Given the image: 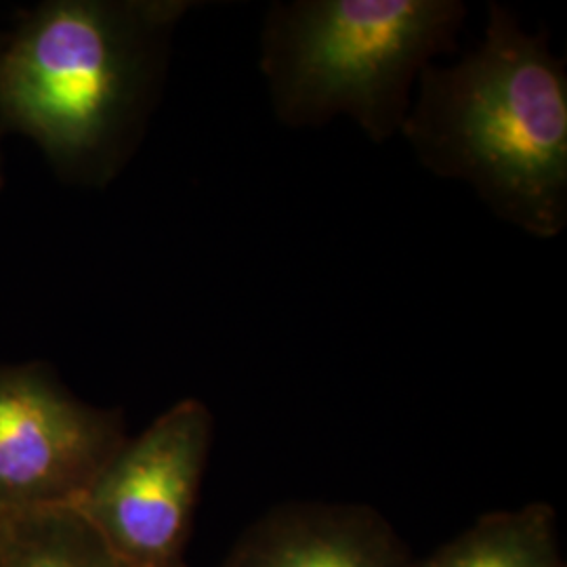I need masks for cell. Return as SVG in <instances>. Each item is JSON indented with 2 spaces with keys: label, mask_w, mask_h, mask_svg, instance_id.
Returning <instances> with one entry per match:
<instances>
[{
  "label": "cell",
  "mask_w": 567,
  "mask_h": 567,
  "mask_svg": "<svg viewBox=\"0 0 567 567\" xmlns=\"http://www.w3.org/2000/svg\"><path fill=\"white\" fill-rule=\"evenodd\" d=\"M416 567H567L555 508L529 503L494 511L435 548Z\"/></svg>",
  "instance_id": "obj_7"
},
{
  "label": "cell",
  "mask_w": 567,
  "mask_h": 567,
  "mask_svg": "<svg viewBox=\"0 0 567 567\" xmlns=\"http://www.w3.org/2000/svg\"><path fill=\"white\" fill-rule=\"evenodd\" d=\"M185 2L63 0L0 55V114L68 163L110 164L142 116Z\"/></svg>",
  "instance_id": "obj_3"
},
{
  "label": "cell",
  "mask_w": 567,
  "mask_h": 567,
  "mask_svg": "<svg viewBox=\"0 0 567 567\" xmlns=\"http://www.w3.org/2000/svg\"><path fill=\"white\" fill-rule=\"evenodd\" d=\"M0 567H124L76 508L0 517Z\"/></svg>",
  "instance_id": "obj_8"
},
{
  "label": "cell",
  "mask_w": 567,
  "mask_h": 567,
  "mask_svg": "<svg viewBox=\"0 0 567 567\" xmlns=\"http://www.w3.org/2000/svg\"><path fill=\"white\" fill-rule=\"evenodd\" d=\"M461 0L274 2L259 37L276 121L320 128L355 122L372 143L402 135L421 72L458 47Z\"/></svg>",
  "instance_id": "obj_2"
},
{
  "label": "cell",
  "mask_w": 567,
  "mask_h": 567,
  "mask_svg": "<svg viewBox=\"0 0 567 567\" xmlns=\"http://www.w3.org/2000/svg\"><path fill=\"white\" fill-rule=\"evenodd\" d=\"M122 416L84 404L41 365H0V517L76 507L126 442Z\"/></svg>",
  "instance_id": "obj_5"
},
{
  "label": "cell",
  "mask_w": 567,
  "mask_h": 567,
  "mask_svg": "<svg viewBox=\"0 0 567 567\" xmlns=\"http://www.w3.org/2000/svg\"><path fill=\"white\" fill-rule=\"evenodd\" d=\"M208 405L187 398L126 440L76 511L124 567H189L185 547L213 447Z\"/></svg>",
  "instance_id": "obj_4"
},
{
  "label": "cell",
  "mask_w": 567,
  "mask_h": 567,
  "mask_svg": "<svg viewBox=\"0 0 567 567\" xmlns=\"http://www.w3.org/2000/svg\"><path fill=\"white\" fill-rule=\"evenodd\" d=\"M402 137L440 179L468 185L538 240L567 225V70L545 30L489 2L484 39L421 72Z\"/></svg>",
  "instance_id": "obj_1"
},
{
  "label": "cell",
  "mask_w": 567,
  "mask_h": 567,
  "mask_svg": "<svg viewBox=\"0 0 567 567\" xmlns=\"http://www.w3.org/2000/svg\"><path fill=\"white\" fill-rule=\"evenodd\" d=\"M217 567H416V557L377 508L297 501L246 527Z\"/></svg>",
  "instance_id": "obj_6"
}]
</instances>
